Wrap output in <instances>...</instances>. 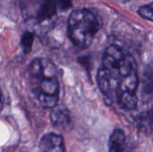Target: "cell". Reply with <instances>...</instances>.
I'll use <instances>...</instances> for the list:
<instances>
[{
    "mask_svg": "<svg viewBox=\"0 0 153 152\" xmlns=\"http://www.w3.org/2000/svg\"><path fill=\"white\" fill-rule=\"evenodd\" d=\"M21 9L26 17L43 22L56 15L58 9H67L71 0H21Z\"/></svg>",
    "mask_w": 153,
    "mask_h": 152,
    "instance_id": "277c9868",
    "label": "cell"
},
{
    "mask_svg": "<svg viewBox=\"0 0 153 152\" xmlns=\"http://www.w3.org/2000/svg\"><path fill=\"white\" fill-rule=\"evenodd\" d=\"M39 152H65L63 137L55 133L45 134L39 141Z\"/></svg>",
    "mask_w": 153,
    "mask_h": 152,
    "instance_id": "5b68a950",
    "label": "cell"
},
{
    "mask_svg": "<svg viewBox=\"0 0 153 152\" xmlns=\"http://www.w3.org/2000/svg\"><path fill=\"white\" fill-rule=\"evenodd\" d=\"M4 107V98H3V93L0 90V110L3 108Z\"/></svg>",
    "mask_w": 153,
    "mask_h": 152,
    "instance_id": "8fae6325",
    "label": "cell"
},
{
    "mask_svg": "<svg viewBox=\"0 0 153 152\" xmlns=\"http://www.w3.org/2000/svg\"><path fill=\"white\" fill-rule=\"evenodd\" d=\"M97 16L88 9L74 11L67 22V32L72 42L80 48L88 47L100 30Z\"/></svg>",
    "mask_w": 153,
    "mask_h": 152,
    "instance_id": "3957f363",
    "label": "cell"
},
{
    "mask_svg": "<svg viewBox=\"0 0 153 152\" xmlns=\"http://www.w3.org/2000/svg\"><path fill=\"white\" fill-rule=\"evenodd\" d=\"M97 82L104 99L121 108L133 110L138 103L139 75L135 59L117 45H110L104 52L102 64L97 73Z\"/></svg>",
    "mask_w": 153,
    "mask_h": 152,
    "instance_id": "6da1fadb",
    "label": "cell"
},
{
    "mask_svg": "<svg viewBox=\"0 0 153 152\" xmlns=\"http://www.w3.org/2000/svg\"><path fill=\"white\" fill-rule=\"evenodd\" d=\"M139 123L141 127L143 128H153V108L151 111L145 113V115L141 117Z\"/></svg>",
    "mask_w": 153,
    "mask_h": 152,
    "instance_id": "30bf717a",
    "label": "cell"
},
{
    "mask_svg": "<svg viewBox=\"0 0 153 152\" xmlns=\"http://www.w3.org/2000/svg\"><path fill=\"white\" fill-rule=\"evenodd\" d=\"M138 13L144 19L153 22V2L140 7Z\"/></svg>",
    "mask_w": 153,
    "mask_h": 152,
    "instance_id": "9c48e42d",
    "label": "cell"
},
{
    "mask_svg": "<svg viewBox=\"0 0 153 152\" xmlns=\"http://www.w3.org/2000/svg\"><path fill=\"white\" fill-rule=\"evenodd\" d=\"M28 79L30 89L41 107L53 108L57 105L60 88L56 67L51 60L33 59L28 67Z\"/></svg>",
    "mask_w": 153,
    "mask_h": 152,
    "instance_id": "7a4b0ae2",
    "label": "cell"
},
{
    "mask_svg": "<svg viewBox=\"0 0 153 152\" xmlns=\"http://www.w3.org/2000/svg\"><path fill=\"white\" fill-rule=\"evenodd\" d=\"M126 142V135L121 129L113 131L109 137L108 152H122Z\"/></svg>",
    "mask_w": 153,
    "mask_h": 152,
    "instance_id": "52a82bcc",
    "label": "cell"
},
{
    "mask_svg": "<svg viewBox=\"0 0 153 152\" xmlns=\"http://www.w3.org/2000/svg\"><path fill=\"white\" fill-rule=\"evenodd\" d=\"M50 120L55 127L69 129L71 127V116L67 108L64 106H56L51 108Z\"/></svg>",
    "mask_w": 153,
    "mask_h": 152,
    "instance_id": "8992f818",
    "label": "cell"
},
{
    "mask_svg": "<svg viewBox=\"0 0 153 152\" xmlns=\"http://www.w3.org/2000/svg\"><path fill=\"white\" fill-rule=\"evenodd\" d=\"M33 40H34V34L32 32L26 31L22 35L21 44H22V48L26 54L30 52L31 47H32V44H33Z\"/></svg>",
    "mask_w": 153,
    "mask_h": 152,
    "instance_id": "ba28073f",
    "label": "cell"
}]
</instances>
